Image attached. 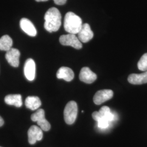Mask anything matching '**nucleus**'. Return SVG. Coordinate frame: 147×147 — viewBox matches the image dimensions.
<instances>
[{"label": "nucleus", "mask_w": 147, "mask_h": 147, "mask_svg": "<svg viewBox=\"0 0 147 147\" xmlns=\"http://www.w3.org/2000/svg\"><path fill=\"white\" fill-rule=\"evenodd\" d=\"M62 16L57 8H50L44 16V28L47 31L52 33L56 32L61 26Z\"/></svg>", "instance_id": "1"}, {"label": "nucleus", "mask_w": 147, "mask_h": 147, "mask_svg": "<svg viewBox=\"0 0 147 147\" xmlns=\"http://www.w3.org/2000/svg\"><path fill=\"white\" fill-rule=\"evenodd\" d=\"M82 21L81 18L74 13L69 11L64 18V28L68 33L76 34L82 26Z\"/></svg>", "instance_id": "2"}, {"label": "nucleus", "mask_w": 147, "mask_h": 147, "mask_svg": "<svg viewBox=\"0 0 147 147\" xmlns=\"http://www.w3.org/2000/svg\"><path fill=\"white\" fill-rule=\"evenodd\" d=\"M78 111V105L74 101H69L65 106L64 110V118L67 124H73L77 118Z\"/></svg>", "instance_id": "3"}, {"label": "nucleus", "mask_w": 147, "mask_h": 147, "mask_svg": "<svg viewBox=\"0 0 147 147\" xmlns=\"http://www.w3.org/2000/svg\"><path fill=\"white\" fill-rule=\"evenodd\" d=\"M32 121H36L42 131H47L51 128V125L45 119V112L43 109H39L31 116Z\"/></svg>", "instance_id": "4"}, {"label": "nucleus", "mask_w": 147, "mask_h": 147, "mask_svg": "<svg viewBox=\"0 0 147 147\" xmlns=\"http://www.w3.org/2000/svg\"><path fill=\"white\" fill-rule=\"evenodd\" d=\"M59 42L64 46H70L76 49H81L82 47V43L78 37L75 34L68 33V34L62 35L59 37Z\"/></svg>", "instance_id": "5"}, {"label": "nucleus", "mask_w": 147, "mask_h": 147, "mask_svg": "<svg viewBox=\"0 0 147 147\" xmlns=\"http://www.w3.org/2000/svg\"><path fill=\"white\" fill-rule=\"evenodd\" d=\"M113 96V92L110 89H103L98 91L94 96L93 101L96 105H101L111 99Z\"/></svg>", "instance_id": "6"}, {"label": "nucleus", "mask_w": 147, "mask_h": 147, "mask_svg": "<svg viewBox=\"0 0 147 147\" xmlns=\"http://www.w3.org/2000/svg\"><path fill=\"white\" fill-rule=\"evenodd\" d=\"M43 137L42 130L40 127L32 125L28 131V142L31 144H35L37 141L42 140Z\"/></svg>", "instance_id": "7"}, {"label": "nucleus", "mask_w": 147, "mask_h": 147, "mask_svg": "<svg viewBox=\"0 0 147 147\" xmlns=\"http://www.w3.org/2000/svg\"><path fill=\"white\" fill-rule=\"evenodd\" d=\"M94 36V33L88 24L82 25L81 30L78 33V37L80 42H87L90 41Z\"/></svg>", "instance_id": "8"}, {"label": "nucleus", "mask_w": 147, "mask_h": 147, "mask_svg": "<svg viewBox=\"0 0 147 147\" xmlns=\"http://www.w3.org/2000/svg\"><path fill=\"white\" fill-rule=\"evenodd\" d=\"M79 79L86 84H90L96 80L97 76L88 67H84L80 71Z\"/></svg>", "instance_id": "9"}, {"label": "nucleus", "mask_w": 147, "mask_h": 147, "mask_svg": "<svg viewBox=\"0 0 147 147\" xmlns=\"http://www.w3.org/2000/svg\"><path fill=\"white\" fill-rule=\"evenodd\" d=\"M20 53L19 50L11 48L5 53V58L8 63L14 67H18L19 65V58Z\"/></svg>", "instance_id": "10"}, {"label": "nucleus", "mask_w": 147, "mask_h": 147, "mask_svg": "<svg viewBox=\"0 0 147 147\" xmlns=\"http://www.w3.org/2000/svg\"><path fill=\"white\" fill-rule=\"evenodd\" d=\"M24 74L26 79L29 81H33L36 76V63L32 59H27L24 65Z\"/></svg>", "instance_id": "11"}, {"label": "nucleus", "mask_w": 147, "mask_h": 147, "mask_svg": "<svg viewBox=\"0 0 147 147\" xmlns=\"http://www.w3.org/2000/svg\"><path fill=\"white\" fill-rule=\"evenodd\" d=\"M20 26L22 31L31 37L37 35V30L33 23L27 18H22L20 21Z\"/></svg>", "instance_id": "12"}, {"label": "nucleus", "mask_w": 147, "mask_h": 147, "mask_svg": "<svg viewBox=\"0 0 147 147\" xmlns=\"http://www.w3.org/2000/svg\"><path fill=\"white\" fill-rule=\"evenodd\" d=\"M56 76L58 79H63L67 82H70L73 80L74 73L72 69L68 67H62L58 69Z\"/></svg>", "instance_id": "13"}, {"label": "nucleus", "mask_w": 147, "mask_h": 147, "mask_svg": "<svg viewBox=\"0 0 147 147\" xmlns=\"http://www.w3.org/2000/svg\"><path fill=\"white\" fill-rule=\"evenodd\" d=\"M128 81L132 84H142L147 83V71L140 74H132L129 76Z\"/></svg>", "instance_id": "14"}, {"label": "nucleus", "mask_w": 147, "mask_h": 147, "mask_svg": "<svg viewBox=\"0 0 147 147\" xmlns=\"http://www.w3.org/2000/svg\"><path fill=\"white\" fill-rule=\"evenodd\" d=\"M42 104L40 99L36 96H29L25 100V105L27 109L31 110L38 109Z\"/></svg>", "instance_id": "15"}, {"label": "nucleus", "mask_w": 147, "mask_h": 147, "mask_svg": "<svg viewBox=\"0 0 147 147\" xmlns=\"http://www.w3.org/2000/svg\"><path fill=\"white\" fill-rule=\"evenodd\" d=\"M5 101L8 105H14L17 107H20L22 105V97L20 94H9L7 95Z\"/></svg>", "instance_id": "16"}, {"label": "nucleus", "mask_w": 147, "mask_h": 147, "mask_svg": "<svg viewBox=\"0 0 147 147\" xmlns=\"http://www.w3.org/2000/svg\"><path fill=\"white\" fill-rule=\"evenodd\" d=\"M13 46V40L8 35H5L0 38V50L8 51Z\"/></svg>", "instance_id": "17"}, {"label": "nucleus", "mask_w": 147, "mask_h": 147, "mask_svg": "<svg viewBox=\"0 0 147 147\" xmlns=\"http://www.w3.org/2000/svg\"><path fill=\"white\" fill-rule=\"evenodd\" d=\"M139 70L144 71H147V53H144L140 58L137 64Z\"/></svg>", "instance_id": "18"}, {"label": "nucleus", "mask_w": 147, "mask_h": 147, "mask_svg": "<svg viewBox=\"0 0 147 147\" xmlns=\"http://www.w3.org/2000/svg\"><path fill=\"white\" fill-rule=\"evenodd\" d=\"M110 124V122H109L105 118H102L98 121V126L101 129H105L109 127Z\"/></svg>", "instance_id": "19"}, {"label": "nucleus", "mask_w": 147, "mask_h": 147, "mask_svg": "<svg viewBox=\"0 0 147 147\" xmlns=\"http://www.w3.org/2000/svg\"><path fill=\"white\" fill-rule=\"evenodd\" d=\"M111 112V111L110 109L108 106H102L100 109V110L98 111L100 119L106 117Z\"/></svg>", "instance_id": "20"}, {"label": "nucleus", "mask_w": 147, "mask_h": 147, "mask_svg": "<svg viewBox=\"0 0 147 147\" xmlns=\"http://www.w3.org/2000/svg\"><path fill=\"white\" fill-rule=\"evenodd\" d=\"M67 0H53L55 4L57 5H64Z\"/></svg>", "instance_id": "21"}, {"label": "nucleus", "mask_w": 147, "mask_h": 147, "mask_svg": "<svg viewBox=\"0 0 147 147\" xmlns=\"http://www.w3.org/2000/svg\"><path fill=\"white\" fill-rule=\"evenodd\" d=\"M4 124V121L3 118L0 116V127L2 126Z\"/></svg>", "instance_id": "22"}, {"label": "nucleus", "mask_w": 147, "mask_h": 147, "mask_svg": "<svg viewBox=\"0 0 147 147\" xmlns=\"http://www.w3.org/2000/svg\"><path fill=\"white\" fill-rule=\"evenodd\" d=\"M37 2H45L48 0H36Z\"/></svg>", "instance_id": "23"}, {"label": "nucleus", "mask_w": 147, "mask_h": 147, "mask_svg": "<svg viewBox=\"0 0 147 147\" xmlns=\"http://www.w3.org/2000/svg\"></svg>", "instance_id": "24"}]
</instances>
